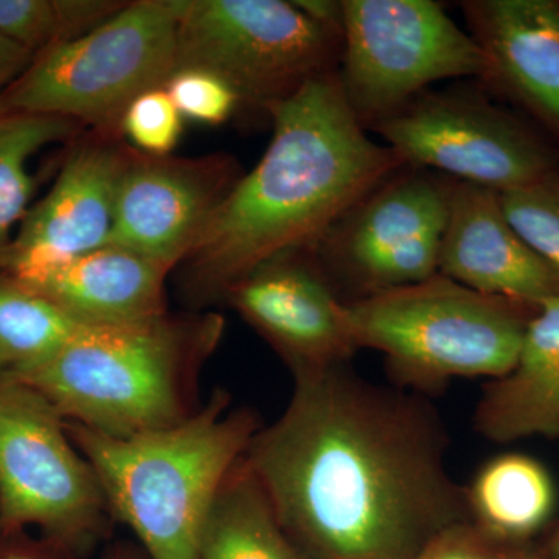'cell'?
Masks as SVG:
<instances>
[{"label":"cell","instance_id":"17","mask_svg":"<svg viewBox=\"0 0 559 559\" xmlns=\"http://www.w3.org/2000/svg\"><path fill=\"white\" fill-rule=\"evenodd\" d=\"M170 272L148 257L106 245L20 283L79 323L123 325L168 312L165 282Z\"/></svg>","mask_w":559,"mask_h":559},{"label":"cell","instance_id":"3","mask_svg":"<svg viewBox=\"0 0 559 559\" xmlns=\"http://www.w3.org/2000/svg\"><path fill=\"white\" fill-rule=\"evenodd\" d=\"M224 325L215 312H165L123 325L81 323L50 358L9 378L39 392L66 421L103 436H140L198 411L201 370Z\"/></svg>","mask_w":559,"mask_h":559},{"label":"cell","instance_id":"23","mask_svg":"<svg viewBox=\"0 0 559 559\" xmlns=\"http://www.w3.org/2000/svg\"><path fill=\"white\" fill-rule=\"evenodd\" d=\"M116 0H0V33L38 55L79 39L119 13Z\"/></svg>","mask_w":559,"mask_h":559},{"label":"cell","instance_id":"26","mask_svg":"<svg viewBox=\"0 0 559 559\" xmlns=\"http://www.w3.org/2000/svg\"><path fill=\"white\" fill-rule=\"evenodd\" d=\"M164 87L183 120L219 127L241 112L238 95L210 70L176 69Z\"/></svg>","mask_w":559,"mask_h":559},{"label":"cell","instance_id":"16","mask_svg":"<svg viewBox=\"0 0 559 559\" xmlns=\"http://www.w3.org/2000/svg\"><path fill=\"white\" fill-rule=\"evenodd\" d=\"M439 274L477 293L530 305L559 297L558 272L511 226L499 191L462 180L452 191Z\"/></svg>","mask_w":559,"mask_h":559},{"label":"cell","instance_id":"18","mask_svg":"<svg viewBox=\"0 0 559 559\" xmlns=\"http://www.w3.org/2000/svg\"><path fill=\"white\" fill-rule=\"evenodd\" d=\"M473 423L492 443L559 440V297L539 305L513 369L485 384Z\"/></svg>","mask_w":559,"mask_h":559},{"label":"cell","instance_id":"5","mask_svg":"<svg viewBox=\"0 0 559 559\" xmlns=\"http://www.w3.org/2000/svg\"><path fill=\"white\" fill-rule=\"evenodd\" d=\"M538 307L436 274L344 304V319L358 349L384 356L390 384L430 400L457 378L509 373Z\"/></svg>","mask_w":559,"mask_h":559},{"label":"cell","instance_id":"28","mask_svg":"<svg viewBox=\"0 0 559 559\" xmlns=\"http://www.w3.org/2000/svg\"><path fill=\"white\" fill-rule=\"evenodd\" d=\"M79 555L60 543L44 538H31L27 532L3 535L0 559H76Z\"/></svg>","mask_w":559,"mask_h":559},{"label":"cell","instance_id":"2","mask_svg":"<svg viewBox=\"0 0 559 559\" xmlns=\"http://www.w3.org/2000/svg\"><path fill=\"white\" fill-rule=\"evenodd\" d=\"M267 117L270 146L180 264L183 294L194 304L223 300L264 261L314 248L352 205L406 165L360 127L337 70L308 81Z\"/></svg>","mask_w":559,"mask_h":559},{"label":"cell","instance_id":"22","mask_svg":"<svg viewBox=\"0 0 559 559\" xmlns=\"http://www.w3.org/2000/svg\"><path fill=\"white\" fill-rule=\"evenodd\" d=\"M81 323L0 274V377H17L58 352Z\"/></svg>","mask_w":559,"mask_h":559},{"label":"cell","instance_id":"8","mask_svg":"<svg viewBox=\"0 0 559 559\" xmlns=\"http://www.w3.org/2000/svg\"><path fill=\"white\" fill-rule=\"evenodd\" d=\"M342 94L367 132L443 80L487 75L479 44L432 0H342Z\"/></svg>","mask_w":559,"mask_h":559},{"label":"cell","instance_id":"21","mask_svg":"<svg viewBox=\"0 0 559 559\" xmlns=\"http://www.w3.org/2000/svg\"><path fill=\"white\" fill-rule=\"evenodd\" d=\"M84 130L75 121L40 114H0V263L31 210L35 178L28 162L50 143Z\"/></svg>","mask_w":559,"mask_h":559},{"label":"cell","instance_id":"6","mask_svg":"<svg viewBox=\"0 0 559 559\" xmlns=\"http://www.w3.org/2000/svg\"><path fill=\"white\" fill-rule=\"evenodd\" d=\"M186 0H135L79 39L40 51L3 94L2 112L40 114L120 134L124 110L176 70ZM121 135V134H120Z\"/></svg>","mask_w":559,"mask_h":559},{"label":"cell","instance_id":"19","mask_svg":"<svg viewBox=\"0 0 559 559\" xmlns=\"http://www.w3.org/2000/svg\"><path fill=\"white\" fill-rule=\"evenodd\" d=\"M465 491L471 524L500 546L532 538L557 510V487L549 469L521 452L488 460Z\"/></svg>","mask_w":559,"mask_h":559},{"label":"cell","instance_id":"15","mask_svg":"<svg viewBox=\"0 0 559 559\" xmlns=\"http://www.w3.org/2000/svg\"><path fill=\"white\" fill-rule=\"evenodd\" d=\"M460 9L488 60L481 86L559 146V0H463Z\"/></svg>","mask_w":559,"mask_h":559},{"label":"cell","instance_id":"29","mask_svg":"<svg viewBox=\"0 0 559 559\" xmlns=\"http://www.w3.org/2000/svg\"><path fill=\"white\" fill-rule=\"evenodd\" d=\"M35 55L0 33V103L3 94L32 64Z\"/></svg>","mask_w":559,"mask_h":559},{"label":"cell","instance_id":"25","mask_svg":"<svg viewBox=\"0 0 559 559\" xmlns=\"http://www.w3.org/2000/svg\"><path fill=\"white\" fill-rule=\"evenodd\" d=\"M183 132V117L165 87L140 94L124 110L120 121L121 138L132 148L150 156H170Z\"/></svg>","mask_w":559,"mask_h":559},{"label":"cell","instance_id":"33","mask_svg":"<svg viewBox=\"0 0 559 559\" xmlns=\"http://www.w3.org/2000/svg\"><path fill=\"white\" fill-rule=\"evenodd\" d=\"M546 557L547 559H559V528L557 530V533H555L554 538H551L549 550H547Z\"/></svg>","mask_w":559,"mask_h":559},{"label":"cell","instance_id":"31","mask_svg":"<svg viewBox=\"0 0 559 559\" xmlns=\"http://www.w3.org/2000/svg\"><path fill=\"white\" fill-rule=\"evenodd\" d=\"M506 559H547V557L539 551L516 547V549H507Z\"/></svg>","mask_w":559,"mask_h":559},{"label":"cell","instance_id":"11","mask_svg":"<svg viewBox=\"0 0 559 559\" xmlns=\"http://www.w3.org/2000/svg\"><path fill=\"white\" fill-rule=\"evenodd\" d=\"M457 179L404 165L360 198L312 248L342 304L439 274Z\"/></svg>","mask_w":559,"mask_h":559},{"label":"cell","instance_id":"30","mask_svg":"<svg viewBox=\"0 0 559 559\" xmlns=\"http://www.w3.org/2000/svg\"><path fill=\"white\" fill-rule=\"evenodd\" d=\"M294 3L312 21L318 22L323 27L333 28L342 35V22H344L342 2H334V0H294Z\"/></svg>","mask_w":559,"mask_h":559},{"label":"cell","instance_id":"24","mask_svg":"<svg viewBox=\"0 0 559 559\" xmlns=\"http://www.w3.org/2000/svg\"><path fill=\"white\" fill-rule=\"evenodd\" d=\"M500 200L511 226L559 275V168Z\"/></svg>","mask_w":559,"mask_h":559},{"label":"cell","instance_id":"10","mask_svg":"<svg viewBox=\"0 0 559 559\" xmlns=\"http://www.w3.org/2000/svg\"><path fill=\"white\" fill-rule=\"evenodd\" d=\"M370 132L412 167L506 193L559 168V146L479 83L428 90Z\"/></svg>","mask_w":559,"mask_h":559},{"label":"cell","instance_id":"27","mask_svg":"<svg viewBox=\"0 0 559 559\" xmlns=\"http://www.w3.org/2000/svg\"><path fill=\"white\" fill-rule=\"evenodd\" d=\"M507 549L471 522L444 530L414 559H506Z\"/></svg>","mask_w":559,"mask_h":559},{"label":"cell","instance_id":"34","mask_svg":"<svg viewBox=\"0 0 559 559\" xmlns=\"http://www.w3.org/2000/svg\"><path fill=\"white\" fill-rule=\"evenodd\" d=\"M2 539H3V530H2V524H0V544H2Z\"/></svg>","mask_w":559,"mask_h":559},{"label":"cell","instance_id":"13","mask_svg":"<svg viewBox=\"0 0 559 559\" xmlns=\"http://www.w3.org/2000/svg\"><path fill=\"white\" fill-rule=\"evenodd\" d=\"M128 150L110 132L91 131L76 142L49 193L22 221L0 274L24 282L109 245Z\"/></svg>","mask_w":559,"mask_h":559},{"label":"cell","instance_id":"9","mask_svg":"<svg viewBox=\"0 0 559 559\" xmlns=\"http://www.w3.org/2000/svg\"><path fill=\"white\" fill-rule=\"evenodd\" d=\"M110 518L90 463L66 419L24 382L0 377V524L38 530L80 555Z\"/></svg>","mask_w":559,"mask_h":559},{"label":"cell","instance_id":"1","mask_svg":"<svg viewBox=\"0 0 559 559\" xmlns=\"http://www.w3.org/2000/svg\"><path fill=\"white\" fill-rule=\"evenodd\" d=\"M290 374L288 406L245 462L305 559H414L469 522L432 401L352 362Z\"/></svg>","mask_w":559,"mask_h":559},{"label":"cell","instance_id":"7","mask_svg":"<svg viewBox=\"0 0 559 559\" xmlns=\"http://www.w3.org/2000/svg\"><path fill=\"white\" fill-rule=\"evenodd\" d=\"M342 35L285 0H186L176 69L216 73L241 110L270 116L301 86L336 72Z\"/></svg>","mask_w":559,"mask_h":559},{"label":"cell","instance_id":"20","mask_svg":"<svg viewBox=\"0 0 559 559\" xmlns=\"http://www.w3.org/2000/svg\"><path fill=\"white\" fill-rule=\"evenodd\" d=\"M201 559H305L272 511L245 457L230 471L210 511Z\"/></svg>","mask_w":559,"mask_h":559},{"label":"cell","instance_id":"32","mask_svg":"<svg viewBox=\"0 0 559 559\" xmlns=\"http://www.w3.org/2000/svg\"><path fill=\"white\" fill-rule=\"evenodd\" d=\"M105 559H148L146 555H140L138 551L128 549V547H117L112 551L106 555Z\"/></svg>","mask_w":559,"mask_h":559},{"label":"cell","instance_id":"12","mask_svg":"<svg viewBox=\"0 0 559 559\" xmlns=\"http://www.w3.org/2000/svg\"><path fill=\"white\" fill-rule=\"evenodd\" d=\"M241 178L240 165L226 154L150 156L130 145L109 245L175 270L200 245Z\"/></svg>","mask_w":559,"mask_h":559},{"label":"cell","instance_id":"4","mask_svg":"<svg viewBox=\"0 0 559 559\" xmlns=\"http://www.w3.org/2000/svg\"><path fill=\"white\" fill-rule=\"evenodd\" d=\"M226 390L170 428L109 437L66 421L90 463L110 518L134 533L148 559H201L210 511L261 425Z\"/></svg>","mask_w":559,"mask_h":559},{"label":"cell","instance_id":"14","mask_svg":"<svg viewBox=\"0 0 559 559\" xmlns=\"http://www.w3.org/2000/svg\"><path fill=\"white\" fill-rule=\"evenodd\" d=\"M263 337L290 373L352 362L359 352L342 304L312 249L264 261L224 299Z\"/></svg>","mask_w":559,"mask_h":559}]
</instances>
